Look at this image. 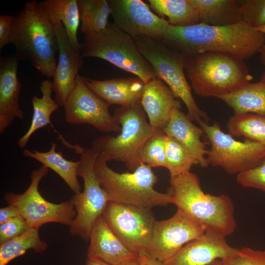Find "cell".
I'll use <instances>...</instances> for the list:
<instances>
[{
  "label": "cell",
  "instance_id": "6da1fadb",
  "mask_svg": "<svg viewBox=\"0 0 265 265\" xmlns=\"http://www.w3.org/2000/svg\"><path fill=\"white\" fill-rule=\"evenodd\" d=\"M159 41L184 55L219 52L245 60L259 53L265 44V34L243 22L224 26L199 23L176 26L169 24Z\"/></svg>",
  "mask_w": 265,
  "mask_h": 265
},
{
  "label": "cell",
  "instance_id": "7a4b0ae2",
  "mask_svg": "<svg viewBox=\"0 0 265 265\" xmlns=\"http://www.w3.org/2000/svg\"><path fill=\"white\" fill-rule=\"evenodd\" d=\"M167 192L172 204L201 225L206 231L225 238L235 232L234 206L228 196L205 193L197 175L190 171L170 177Z\"/></svg>",
  "mask_w": 265,
  "mask_h": 265
},
{
  "label": "cell",
  "instance_id": "3957f363",
  "mask_svg": "<svg viewBox=\"0 0 265 265\" xmlns=\"http://www.w3.org/2000/svg\"><path fill=\"white\" fill-rule=\"evenodd\" d=\"M12 44L19 60H27L41 74L53 77L58 46L54 26L39 2L26 1L15 17Z\"/></svg>",
  "mask_w": 265,
  "mask_h": 265
},
{
  "label": "cell",
  "instance_id": "277c9868",
  "mask_svg": "<svg viewBox=\"0 0 265 265\" xmlns=\"http://www.w3.org/2000/svg\"><path fill=\"white\" fill-rule=\"evenodd\" d=\"M184 56L186 77L194 92L201 97L217 98L253 79L244 60L230 54L202 52Z\"/></svg>",
  "mask_w": 265,
  "mask_h": 265
},
{
  "label": "cell",
  "instance_id": "5b68a950",
  "mask_svg": "<svg viewBox=\"0 0 265 265\" xmlns=\"http://www.w3.org/2000/svg\"><path fill=\"white\" fill-rule=\"evenodd\" d=\"M108 161L100 153L94 170L109 202L151 209L172 204L168 193L154 189L158 178L149 165L142 162L132 172L120 173L111 169Z\"/></svg>",
  "mask_w": 265,
  "mask_h": 265
},
{
  "label": "cell",
  "instance_id": "8992f818",
  "mask_svg": "<svg viewBox=\"0 0 265 265\" xmlns=\"http://www.w3.org/2000/svg\"><path fill=\"white\" fill-rule=\"evenodd\" d=\"M113 116L121 126L120 133L99 137L92 142V147L105 156L108 161L123 162L132 172L142 163L141 153L146 143L161 130L147 122L140 102L120 106Z\"/></svg>",
  "mask_w": 265,
  "mask_h": 265
},
{
  "label": "cell",
  "instance_id": "52a82bcc",
  "mask_svg": "<svg viewBox=\"0 0 265 265\" xmlns=\"http://www.w3.org/2000/svg\"><path fill=\"white\" fill-rule=\"evenodd\" d=\"M83 57L104 59L117 67L134 74L145 83L158 78L152 67L141 54L134 38L108 23L99 33L84 36L80 43Z\"/></svg>",
  "mask_w": 265,
  "mask_h": 265
},
{
  "label": "cell",
  "instance_id": "ba28073f",
  "mask_svg": "<svg viewBox=\"0 0 265 265\" xmlns=\"http://www.w3.org/2000/svg\"><path fill=\"white\" fill-rule=\"evenodd\" d=\"M141 54L149 63L157 77L163 80L185 105L187 115L199 124L209 119L197 105L188 83L184 68L185 56L154 38L138 36L134 38Z\"/></svg>",
  "mask_w": 265,
  "mask_h": 265
},
{
  "label": "cell",
  "instance_id": "9c48e42d",
  "mask_svg": "<svg viewBox=\"0 0 265 265\" xmlns=\"http://www.w3.org/2000/svg\"><path fill=\"white\" fill-rule=\"evenodd\" d=\"M72 146L80 156L78 175L82 179L83 189L75 194L69 200L77 213L70 226L69 233L87 241L89 240L95 223L102 215L109 199L94 170L100 152L92 147L84 148L78 143Z\"/></svg>",
  "mask_w": 265,
  "mask_h": 265
},
{
  "label": "cell",
  "instance_id": "30bf717a",
  "mask_svg": "<svg viewBox=\"0 0 265 265\" xmlns=\"http://www.w3.org/2000/svg\"><path fill=\"white\" fill-rule=\"evenodd\" d=\"M210 144L207 151L209 165L219 166L227 173L237 175L259 165L265 159V145L248 140L239 141L222 131L214 122L199 124Z\"/></svg>",
  "mask_w": 265,
  "mask_h": 265
},
{
  "label": "cell",
  "instance_id": "8fae6325",
  "mask_svg": "<svg viewBox=\"0 0 265 265\" xmlns=\"http://www.w3.org/2000/svg\"><path fill=\"white\" fill-rule=\"evenodd\" d=\"M49 168L42 165L33 170L30 184L22 193L6 192L4 201L18 210L29 228L39 230L43 225L56 223L70 226L76 216L75 209L70 201L55 204L44 199L39 191V185L48 173Z\"/></svg>",
  "mask_w": 265,
  "mask_h": 265
},
{
  "label": "cell",
  "instance_id": "7c38bea8",
  "mask_svg": "<svg viewBox=\"0 0 265 265\" xmlns=\"http://www.w3.org/2000/svg\"><path fill=\"white\" fill-rule=\"evenodd\" d=\"M102 216L131 251L138 254L146 250L156 220L152 209L109 202Z\"/></svg>",
  "mask_w": 265,
  "mask_h": 265
},
{
  "label": "cell",
  "instance_id": "4fadbf2b",
  "mask_svg": "<svg viewBox=\"0 0 265 265\" xmlns=\"http://www.w3.org/2000/svg\"><path fill=\"white\" fill-rule=\"evenodd\" d=\"M63 106L65 120L69 124L90 125L106 133L121 132L120 125L109 112L110 105L94 93L80 75Z\"/></svg>",
  "mask_w": 265,
  "mask_h": 265
},
{
  "label": "cell",
  "instance_id": "5bb4252c",
  "mask_svg": "<svg viewBox=\"0 0 265 265\" xmlns=\"http://www.w3.org/2000/svg\"><path fill=\"white\" fill-rule=\"evenodd\" d=\"M206 232L199 223L177 209L170 218L156 220L146 251L164 263L185 245Z\"/></svg>",
  "mask_w": 265,
  "mask_h": 265
},
{
  "label": "cell",
  "instance_id": "9a60e30c",
  "mask_svg": "<svg viewBox=\"0 0 265 265\" xmlns=\"http://www.w3.org/2000/svg\"><path fill=\"white\" fill-rule=\"evenodd\" d=\"M113 24L133 38L148 36L160 40L169 25L141 0H107Z\"/></svg>",
  "mask_w": 265,
  "mask_h": 265
},
{
  "label": "cell",
  "instance_id": "2e32d148",
  "mask_svg": "<svg viewBox=\"0 0 265 265\" xmlns=\"http://www.w3.org/2000/svg\"><path fill=\"white\" fill-rule=\"evenodd\" d=\"M58 42V60L53 76L52 88L58 105L64 106L73 90L83 64L80 53L72 46L61 23L53 25Z\"/></svg>",
  "mask_w": 265,
  "mask_h": 265
},
{
  "label": "cell",
  "instance_id": "e0dca14e",
  "mask_svg": "<svg viewBox=\"0 0 265 265\" xmlns=\"http://www.w3.org/2000/svg\"><path fill=\"white\" fill-rule=\"evenodd\" d=\"M237 249L230 246L225 238L206 231L185 245L164 265H209L233 255Z\"/></svg>",
  "mask_w": 265,
  "mask_h": 265
},
{
  "label": "cell",
  "instance_id": "ac0fdd59",
  "mask_svg": "<svg viewBox=\"0 0 265 265\" xmlns=\"http://www.w3.org/2000/svg\"><path fill=\"white\" fill-rule=\"evenodd\" d=\"M19 59L14 55L0 60V133L16 119H23L19 105L21 84L18 77Z\"/></svg>",
  "mask_w": 265,
  "mask_h": 265
},
{
  "label": "cell",
  "instance_id": "d6986e66",
  "mask_svg": "<svg viewBox=\"0 0 265 265\" xmlns=\"http://www.w3.org/2000/svg\"><path fill=\"white\" fill-rule=\"evenodd\" d=\"M140 104L150 124L162 131L173 112L181 108V100L161 80L155 78L145 83Z\"/></svg>",
  "mask_w": 265,
  "mask_h": 265
},
{
  "label": "cell",
  "instance_id": "ffe728a7",
  "mask_svg": "<svg viewBox=\"0 0 265 265\" xmlns=\"http://www.w3.org/2000/svg\"><path fill=\"white\" fill-rule=\"evenodd\" d=\"M87 257L97 258L109 265H122L137 258L115 235L101 216L91 232Z\"/></svg>",
  "mask_w": 265,
  "mask_h": 265
},
{
  "label": "cell",
  "instance_id": "44dd1931",
  "mask_svg": "<svg viewBox=\"0 0 265 265\" xmlns=\"http://www.w3.org/2000/svg\"><path fill=\"white\" fill-rule=\"evenodd\" d=\"M82 78L87 86L110 106H127L140 103L145 85L137 77L103 80Z\"/></svg>",
  "mask_w": 265,
  "mask_h": 265
},
{
  "label": "cell",
  "instance_id": "7402d4cb",
  "mask_svg": "<svg viewBox=\"0 0 265 265\" xmlns=\"http://www.w3.org/2000/svg\"><path fill=\"white\" fill-rule=\"evenodd\" d=\"M164 133L178 140L197 160L203 167L209 164L206 144L201 140L203 129L192 123L187 114L180 109L173 112L169 121L162 130Z\"/></svg>",
  "mask_w": 265,
  "mask_h": 265
},
{
  "label": "cell",
  "instance_id": "603a6c76",
  "mask_svg": "<svg viewBox=\"0 0 265 265\" xmlns=\"http://www.w3.org/2000/svg\"><path fill=\"white\" fill-rule=\"evenodd\" d=\"M200 23L224 26L242 21L238 0H190Z\"/></svg>",
  "mask_w": 265,
  "mask_h": 265
},
{
  "label": "cell",
  "instance_id": "cb8c5ba5",
  "mask_svg": "<svg viewBox=\"0 0 265 265\" xmlns=\"http://www.w3.org/2000/svg\"><path fill=\"white\" fill-rule=\"evenodd\" d=\"M56 146L55 143H52L51 149L46 152L25 149L23 154L40 162L43 166L53 171L75 194L80 193L81 188L78 175L79 162L66 159L61 152L56 150Z\"/></svg>",
  "mask_w": 265,
  "mask_h": 265
},
{
  "label": "cell",
  "instance_id": "d4e9b609",
  "mask_svg": "<svg viewBox=\"0 0 265 265\" xmlns=\"http://www.w3.org/2000/svg\"><path fill=\"white\" fill-rule=\"evenodd\" d=\"M39 3L53 25L62 24L72 46L80 53L78 39L80 25L78 0H45Z\"/></svg>",
  "mask_w": 265,
  "mask_h": 265
},
{
  "label": "cell",
  "instance_id": "484cf974",
  "mask_svg": "<svg viewBox=\"0 0 265 265\" xmlns=\"http://www.w3.org/2000/svg\"><path fill=\"white\" fill-rule=\"evenodd\" d=\"M232 108L235 114L251 113L265 116V80L249 82L217 98Z\"/></svg>",
  "mask_w": 265,
  "mask_h": 265
},
{
  "label": "cell",
  "instance_id": "4316f807",
  "mask_svg": "<svg viewBox=\"0 0 265 265\" xmlns=\"http://www.w3.org/2000/svg\"><path fill=\"white\" fill-rule=\"evenodd\" d=\"M40 90L41 97L34 96L31 99L33 115L30 126L17 141L18 146L22 149L26 147L31 135L37 130L51 124V115L59 106L52 97L53 92L52 81L43 80L40 83Z\"/></svg>",
  "mask_w": 265,
  "mask_h": 265
},
{
  "label": "cell",
  "instance_id": "83f0119b",
  "mask_svg": "<svg viewBox=\"0 0 265 265\" xmlns=\"http://www.w3.org/2000/svg\"><path fill=\"white\" fill-rule=\"evenodd\" d=\"M150 8L170 25L186 26L200 23L196 10L190 0H148Z\"/></svg>",
  "mask_w": 265,
  "mask_h": 265
},
{
  "label": "cell",
  "instance_id": "f1b7e54d",
  "mask_svg": "<svg viewBox=\"0 0 265 265\" xmlns=\"http://www.w3.org/2000/svg\"><path fill=\"white\" fill-rule=\"evenodd\" d=\"M80 30L91 36L104 30L108 24L110 9L107 0H78Z\"/></svg>",
  "mask_w": 265,
  "mask_h": 265
},
{
  "label": "cell",
  "instance_id": "f546056e",
  "mask_svg": "<svg viewBox=\"0 0 265 265\" xmlns=\"http://www.w3.org/2000/svg\"><path fill=\"white\" fill-rule=\"evenodd\" d=\"M48 245L42 240L39 230L30 228L24 234L0 245V265H7L29 249L36 253L47 249Z\"/></svg>",
  "mask_w": 265,
  "mask_h": 265
},
{
  "label": "cell",
  "instance_id": "4dcf8cb0",
  "mask_svg": "<svg viewBox=\"0 0 265 265\" xmlns=\"http://www.w3.org/2000/svg\"><path fill=\"white\" fill-rule=\"evenodd\" d=\"M227 128L232 136L243 137L246 140L265 145V116L244 113L234 114L228 120Z\"/></svg>",
  "mask_w": 265,
  "mask_h": 265
},
{
  "label": "cell",
  "instance_id": "1f68e13d",
  "mask_svg": "<svg viewBox=\"0 0 265 265\" xmlns=\"http://www.w3.org/2000/svg\"><path fill=\"white\" fill-rule=\"evenodd\" d=\"M165 152L166 167L170 177L190 171L198 164L197 160L178 140L165 134Z\"/></svg>",
  "mask_w": 265,
  "mask_h": 265
},
{
  "label": "cell",
  "instance_id": "d6a6232c",
  "mask_svg": "<svg viewBox=\"0 0 265 265\" xmlns=\"http://www.w3.org/2000/svg\"><path fill=\"white\" fill-rule=\"evenodd\" d=\"M165 134L158 132L144 146L141 153V160L152 168L166 167L165 152Z\"/></svg>",
  "mask_w": 265,
  "mask_h": 265
},
{
  "label": "cell",
  "instance_id": "836d02e7",
  "mask_svg": "<svg viewBox=\"0 0 265 265\" xmlns=\"http://www.w3.org/2000/svg\"><path fill=\"white\" fill-rule=\"evenodd\" d=\"M242 21L256 29L265 25V0H238Z\"/></svg>",
  "mask_w": 265,
  "mask_h": 265
},
{
  "label": "cell",
  "instance_id": "e575fe53",
  "mask_svg": "<svg viewBox=\"0 0 265 265\" xmlns=\"http://www.w3.org/2000/svg\"><path fill=\"white\" fill-rule=\"evenodd\" d=\"M221 262L222 265H265V250L242 247Z\"/></svg>",
  "mask_w": 265,
  "mask_h": 265
},
{
  "label": "cell",
  "instance_id": "d590c367",
  "mask_svg": "<svg viewBox=\"0 0 265 265\" xmlns=\"http://www.w3.org/2000/svg\"><path fill=\"white\" fill-rule=\"evenodd\" d=\"M237 181L243 187L257 188L265 192V159L258 166L238 174Z\"/></svg>",
  "mask_w": 265,
  "mask_h": 265
},
{
  "label": "cell",
  "instance_id": "8d00e7d4",
  "mask_svg": "<svg viewBox=\"0 0 265 265\" xmlns=\"http://www.w3.org/2000/svg\"><path fill=\"white\" fill-rule=\"evenodd\" d=\"M29 229L21 215L0 224V245L24 234Z\"/></svg>",
  "mask_w": 265,
  "mask_h": 265
},
{
  "label": "cell",
  "instance_id": "74e56055",
  "mask_svg": "<svg viewBox=\"0 0 265 265\" xmlns=\"http://www.w3.org/2000/svg\"><path fill=\"white\" fill-rule=\"evenodd\" d=\"M16 16L8 14L0 15V50L11 44Z\"/></svg>",
  "mask_w": 265,
  "mask_h": 265
},
{
  "label": "cell",
  "instance_id": "f35d334b",
  "mask_svg": "<svg viewBox=\"0 0 265 265\" xmlns=\"http://www.w3.org/2000/svg\"><path fill=\"white\" fill-rule=\"evenodd\" d=\"M20 215L17 208L12 205L1 208L0 209V224Z\"/></svg>",
  "mask_w": 265,
  "mask_h": 265
},
{
  "label": "cell",
  "instance_id": "ab89813d",
  "mask_svg": "<svg viewBox=\"0 0 265 265\" xmlns=\"http://www.w3.org/2000/svg\"><path fill=\"white\" fill-rule=\"evenodd\" d=\"M139 265H164L163 263L143 250L137 254Z\"/></svg>",
  "mask_w": 265,
  "mask_h": 265
},
{
  "label": "cell",
  "instance_id": "60d3db41",
  "mask_svg": "<svg viewBox=\"0 0 265 265\" xmlns=\"http://www.w3.org/2000/svg\"><path fill=\"white\" fill-rule=\"evenodd\" d=\"M86 265H109L104 262L94 257H87Z\"/></svg>",
  "mask_w": 265,
  "mask_h": 265
},
{
  "label": "cell",
  "instance_id": "b9f144b4",
  "mask_svg": "<svg viewBox=\"0 0 265 265\" xmlns=\"http://www.w3.org/2000/svg\"><path fill=\"white\" fill-rule=\"evenodd\" d=\"M259 53L260 54L261 61L263 65L265 66V44L260 50ZM260 80H265V71L262 74Z\"/></svg>",
  "mask_w": 265,
  "mask_h": 265
},
{
  "label": "cell",
  "instance_id": "7bdbcfd3",
  "mask_svg": "<svg viewBox=\"0 0 265 265\" xmlns=\"http://www.w3.org/2000/svg\"><path fill=\"white\" fill-rule=\"evenodd\" d=\"M122 265H139L137 258L129 261H128Z\"/></svg>",
  "mask_w": 265,
  "mask_h": 265
},
{
  "label": "cell",
  "instance_id": "ee69618b",
  "mask_svg": "<svg viewBox=\"0 0 265 265\" xmlns=\"http://www.w3.org/2000/svg\"><path fill=\"white\" fill-rule=\"evenodd\" d=\"M255 29L265 34V25Z\"/></svg>",
  "mask_w": 265,
  "mask_h": 265
},
{
  "label": "cell",
  "instance_id": "f6af8a7d",
  "mask_svg": "<svg viewBox=\"0 0 265 265\" xmlns=\"http://www.w3.org/2000/svg\"><path fill=\"white\" fill-rule=\"evenodd\" d=\"M209 265H222L221 260H216Z\"/></svg>",
  "mask_w": 265,
  "mask_h": 265
}]
</instances>
